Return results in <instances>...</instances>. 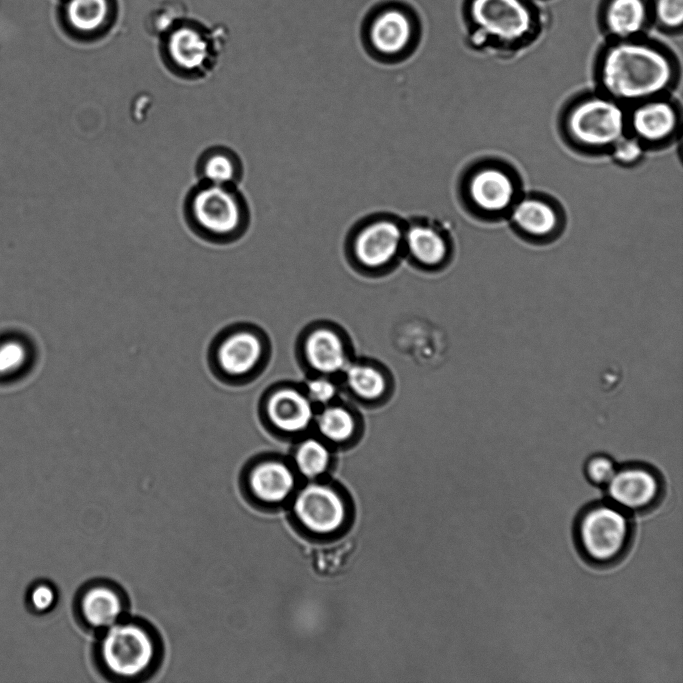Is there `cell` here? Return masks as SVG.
Masks as SVG:
<instances>
[{
    "label": "cell",
    "instance_id": "28",
    "mask_svg": "<svg viewBox=\"0 0 683 683\" xmlns=\"http://www.w3.org/2000/svg\"><path fill=\"white\" fill-rule=\"evenodd\" d=\"M318 428L327 439L340 442L348 439L354 430L352 416L344 409L331 407L318 418Z\"/></svg>",
    "mask_w": 683,
    "mask_h": 683
},
{
    "label": "cell",
    "instance_id": "5",
    "mask_svg": "<svg viewBox=\"0 0 683 683\" xmlns=\"http://www.w3.org/2000/svg\"><path fill=\"white\" fill-rule=\"evenodd\" d=\"M266 355L260 331L246 322H233L211 339L206 360L210 373L221 384L240 387L259 372Z\"/></svg>",
    "mask_w": 683,
    "mask_h": 683
},
{
    "label": "cell",
    "instance_id": "30",
    "mask_svg": "<svg viewBox=\"0 0 683 683\" xmlns=\"http://www.w3.org/2000/svg\"><path fill=\"white\" fill-rule=\"evenodd\" d=\"M58 600L56 588L49 582L39 581L32 585L27 593V604L38 614L51 611Z\"/></svg>",
    "mask_w": 683,
    "mask_h": 683
},
{
    "label": "cell",
    "instance_id": "18",
    "mask_svg": "<svg viewBox=\"0 0 683 683\" xmlns=\"http://www.w3.org/2000/svg\"><path fill=\"white\" fill-rule=\"evenodd\" d=\"M262 414L275 428L283 432H297L310 424L313 409L307 397L285 388L266 397L262 405Z\"/></svg>",
    "mask_w": 683,
    "mask_h": 683
},
{
    "label": "cell",
    "instance_id": "6",
    "mask_svg": "<svg viewBox=\"0 0 683 683\" xmlns=\"http://www.w3.org/2000/svg\"><path fill=\"white\" fill-rule=\"evenodd\" d=\"M575 532L586 559L604 566L625 555L632 538V524L626 511L613 503H596L579 515Z\"/></svg>",
    "mask_w": 683,
    "mask_h": 683
},
{
    "label": "cell",
    "instance_id": "23",
    "mask_svg": "<svg viewBox=\"0 0 683 683\" xmlns=\"http://www.w3.org/2000/svg\"><path fill=\"white\" fill-rule=\"evenodd\" d=\"M310 364L320 372L333 373L345 366V351L337 335L329 330L312 333L306 342Z\"/></svg>",
    "mask_w": 683,
    "mask_h": 683
},
{
    "label": "cell",
    "instance_id": "21",
    "mask_svg": "<svg viewBox=\"0 0 683 683\" xmlns=\"http://www.w3.org/2000/svg\"><path fill=\"white\" fill-rule=\"evenodd\" d=\"M369 34L373 48L382 55L393 56L409 45L413 26L406 13L391 8L380 12L373 19Z\"/></svg>",
    "mask_w": 683,
    "mask_h": 683
},
{
    "label": "cell",
    "instance_id": "33",
    "mask_svg": "<svg viewBox=\"0 0 683 683\" xmlns=\"http://www.w3.org/2000/svg\"><path fill=\"white\" fill-rule=\"evenodd\" d=\"M309 396L318 403H326L335 395L334 385L326 379H315L308 383Z\"/></svg>",
    "mask_w": 683,
    "mask_h": 683
},
{
    "label": "cell",
    "instance_id": "14",
    "mask_svg": "<svg viewBox=\"0 0 683 683\" xmlns=\"http://www.w3.org/2000/svg\"><path fill=\"white\" fill-rule=\"evenodd\" d=\"M118 0H67L65 20L74 34L88 43L107 36L117 23Z\"/></svg>",
    "mask_w": 683,
    "mask_h": 683
},
{
    "label": "cell",
    "instance_id": "22",
    "mask_svg": "<svg viewBox=\"0 0 683 683\" xmlns=\"http://www.w3.org/2000/svg\"><path fill=\"white\" fill-rule=\"evenodd\" d=\"M511 220L525 235L543 239L557 229L559 215L554 206L539 197H524L510 209Z\"/></svg>",
    "mask_w": 683,
    "mask_h": 683
},
{
    "label": "cell",
    "instance_id": "3",
    "mask_svg": "<svg viewBox=\"0 0 683 683\" xmlns=\"http://www.w3.org/2000/svg\"><path fill=\"white\" fill-rule=\"evenodd\" d=\"M98 634L94 660L101 674L108 679L144 680L159 667L162 644L149 623L125 616Z\"/></svg>",
    "mask_w": 683,
    "mask_h": 683
},
{
    "label": "cell",
    "instance_id": "4",
    "mask_svg": "<svg viewBox=\"0 0 683 683\" xmlns=\"http://www.w3.org/2000/svg\"><path fill=\"white\" fill-rule=\"evenodd\" d=\"M227 31L186 17L159 40L163 66L175 77L196 81L208 77L216 68L225 47Z\"/></svg>",
    "mask_w": 683,
    "mask_h": 683
},
{
    "label": "cell",
    "instance_id": "17",
    "mask_svg": "<svg viewBox=\"0 0 683 683\" xmlns=\"http://www.w3.org/2000/svg\"><path fill=\"white\" fill-rule=\"evenodd\" d=\"M404 233L394 220L380 218L359 231L354 250L358 260L369 267L388 263L398 252Z\"/></svg>",
    "mask_w": 683,
    "mask_h": 683
},
{
    "label": "cell",
    "instance_id": "25",
    "mask_svg": "<svg viewBox=\"0 0 683 683\" xmlns=\"http://www.w3.org/2000/svg\"><path fill=\"white\" fill-rule=\"evenodd\" d=\"M186 17L188 9L182 1L164 0L147 13L144 27L149 35L158 39Z\"/></svg>",
    "mask_w": 683,
    "mask_h": 683
},
{
    "label": "cell",
    "instance_id": "2",
    "mask_svg": "<svg viewBox=\"0 0 683 683\" xmlns=\"http://www.w3.org/2000/svg\"><path fill=\"white\" fill-rule=\"evenodd\" d=\"M182 214L186 226L197 238L215 245L240 240L251 219L248 201L238 185L201 180L186 192Z\"/></svg>",
    "mask_w": 683,
    "mask_h": 683
},
{
    "label": "cell",
    "instance_id": "24",
    "mask_svg": "<svg viewBox=\"0 0 683 683\" xmlns=\"http://www.w3.org/2000/svg\"><path fill=\"white\" fill-rule=\"evenodd\" d=\"M409 251L420 263L437 265L447 254L442 234L429 225L412 226L404 236Z\"/></svg>",
    "mask_w": 683,
    "mask_h": 683
},
{
    "label": "cell",
    "instance_id": "1",
    "mask_svg": "<svg viewBox=\"0 0 683 683\" xmlns=\"http://www.w3.org/2000/svg\"><path fill=\"white\" fill-rule=\"evenodd\" d=\"M597 72L607 96L618 102H641L670 89L676 70L665 48L635 37L614 40L605 47Z\"/></svg>",
    "mask_w": 683,
    "mask_h": 683
},
{
    "label": "cell",
    "instance_id": "10",
    "mask_svg": "<svg viewBox=\"0 0 683 683\" xmlns=\"http://www.w3.org/2000/svg\"><path fill=\"white\" fill-rule=\"evenodd\" d=\"M74 609L82 627L100 633L127 616L128 600L118 585L95 580L80 589Z\"/></svg>",
    "mask_w": 683,
    "mask_h": 683
},
{
    "label": "cell",
    "instance_id": "29",
    "mask_svg": "<svg viewBox=\"0 0 683 683\" xmlns=\"http://www.w3.org/2000/svg\"><path fill=\"white\" fill-rule=\"evenodd\" d=\"M651 18L665 31H679L683 21V0H652Z\"/></svg>",
    "mask_w": 683,
    "mask_h": 683
},
{
    "label": "cell",
    "instance_id": "16",
    "mask_svg": "<svg viewBox=\"0 0 683 683\" xmlns=\"http://www.w3.org/2000/svg\"><path fill=\"white\" fill-rule=\"evenodd\" d=\"M678 123L674 104L661 97L638 102L628 116V127L644 145L666 141L674 135Z\"/></svg>",
    "mask_w": 683,
    "mask_h": 683
},
{
    "label": "cell",
    "instance_id": "19",
    "mask_svg": "<svg viewBox=\"0 0 683 683\" xmlns=\"http://www.w3.org/2000/svg\"><path fill=\"white\" fill-rule=\"evenodd\" d=\"M604 30L614 40L639 37L651 19L647 0H606L602 9Z\"/></svg>",
    "mask_w": 683,
    "mask_h": 683
},
{
    "label": "cell",
    "instance_id": "32",
    "mask_svg": "<svg viewBox=\"0 0 683 683\" xmlns=\"http://www.w3.org/2000/svg\"><path fill=\"white\" fill-rule=\"evenodd\" d=\"M614 161L629 166L639 162L644 155V144L636 137L623 136L611 147Z\"/></svg>",
    "mask_w": 683,
    "mask_h": 683
},
{
    "label": "cell",
    "instance_id": "13",
    "mask_svg": "<svg viewBox=\"0 0 683 683\" xmlns=\"http://www.w3.org/2000/svg\"><path fill=\"white\" fill-rule=\"evenodd\" d=\"M241 483L244 492L251 499L264 504H276L290 495L295 479L291 470L282 462L261 459L244 467Z\"/></svg>",
    "mask_w": 683,
    "mask_h": 683
},
{
    "label": "cell",
    "instance_id": "7",
    "mask_svg": "<svg viewBox=\"0 0 683 683\" xmlns=\"http://www.w3.org/2000/svg\"><path fill=\"white\" fill-rule=\"evenodd\" d=\"M468 12L481 42L499 47L522 45L538 24L528 0H470Z\"/></svg>",
    "mask_w": 683,
    "mask_h": 683
},
{
    "label": "cell",
    "instance_id": "8",
    "mask_svg": "<svg viewBox=\"0 0 683 683\" xmlns=\"http://www.w3.org/2000/svg\"><path fill=\"white\" fill-rule=\"evenodd\" d=\"M628 127L620 102L607 95H592L575 103L565 117L571 139L588 149H611Z\"/></svg>",
    "mask_w": 683,
    "mask_h": 683
},
{
    "label": "cell",
    "instance_id": "20",
    "mask_svg": "<svg viewBox=\"0 0 683 683\" xmlns=\"http://www.w3.org/2000/svg\"><path fill=\"white\" fill-rule=\"evenodd\" d=\"M198 180L222 185H238L244 174L239 154L226 145H212L205 148L195 162Z\"/></svg>",
    "mask_w": 683,
    "mask_h": 683
},
{
    "label": "cell",
    "instance_id": "31",
    "mask_svg": "<svg viewBox=\"0 0 683 683\" xmlns=\"http://www.w3.org/2000/svg\"><path fill=\"white\" fill-rule=\"evenodd\" d=\"M585 474L590 482L605 486L617 470L614 460L606 454H594L585 463Z\"/></svg>",
    "mask_w": 683,
    "mask_h": 683
},
{
    "label": "cell",
    "instance_id": "15",
    "mask_svg": "<svg viewBox=\"0 0 683 683\" xmlns=\"http://www.w3.org/2000/svg\"><path fill=\"white\" fill-rule=\"evenodd\" d=\"M39 349L30 334L19 329L0 332V386H12L35 370Z\"/></svg>",
    "mask_w": 683,
    "mask_h": 683
},
{
    "label": "cell",
    "instance_id": "11",
    "mask_svg": "<svg viewBox=\"0 0 683 683\" xmlns=\"http://www.w3.org/2000/svg\"><path fill=\"white\" fill-rule=\"evenodd\" d=\"M294 512L305 528L317 534L336 531L346 517L341 496L320 484H311L301 490L294 501Z\"/></svg>",
    "mask_w": 683,
    "mask_h": 683
},
{
    "label": "cell",
    "instance_id": "9",
    "mask_svg": "<svg viewBox=\"0 0 683 683\" xmlns=\"http://www.w3.org/2000/svg\"><path fill=\"white\" fill-rule=\"evenodd\" d=\"M605 487L611 503L624 511L641 512L659 502L663 482L653 467L628 463L617 467Z\"/></svg>",
    "mask_w": 683,
    "mask_h": 683
},
{
    "label": "cell",
    "instance_id": "26",
    "mask_svg": "<svg viewBox=\"0 0 683 683\" xmlns=\"http://www.w3.org/2000/svg\"><path fill=\"white\" fill-rule=\"evenodd\" d=\"M295 461L304 476L314 478L327 469L330 456L327 448L321 442L310 439L299 446Z\"/></svg>",
    "mask_w": 683,
    "mask_h": 683
},
{
    "label": "cell",
    "instance_id": "27",
    "mask_svg": "<svg viewBox=\"0 0 683 683\" xmlns=\"http://www.w3.org/2000/svg\"><path fill=\"white\" fill-rule=\"evenodd\" d=\"M346 373L347 382L351 389L365 399H375L385 389L383 376L371 367L352 365L347 368Z\"/></svg>",
    "mask_w": 683,
    "mask_h": 683
},
{
    "label": "cell",
    "instance_id": "12",
    "mask_svg": "<svg viewBox=\"0 0 683 683\" xmlns=\"http://www.w3.org/2000/svg\"><path fill=\"white\" fill-rule=\"evenodd\" d=\"M517 186L512 175L497 165H485L468 179V197L474 207L486 214L510 210L515 203Z\"/></svg>",
    "mask_w": 683,
    "mask_h": 683
}]
</instances>
